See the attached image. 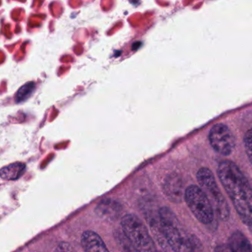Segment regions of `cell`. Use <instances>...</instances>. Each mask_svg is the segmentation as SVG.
<instances>
[{
  "mask_svg": "<svg viewBox=\"0 0 252 252\" xmlns=\"http://www.w3.org/2000/svg\"><path fill=\"white\" fill-rule=\"evenodd\" d=\"M218 175L243 223L252 225V189L239 167L231 161H223Z\"/></svg>",
  "mask_w": 252,
  "mask_h": 252,
  "instance_id": "1",
  "label": "cell"
},
{
  "mask_svg": "<svg viewBox=\"0 0 252 252\" xmlns=\"http://www.w3.org/2000/svg\"><path fill=\"white\" fill-rule=\"evenodd\" d=\"M158 217L167 245L174 252H194L191 239L185 230L174 213L168 207H162L158 212Z\"/></svg>",
  "mask_w": 252,
  "mask_h": 252,
  "instance_id": "2",
  "label": "cell"
},
{
  "mask_svg": "<svg viewBox=\"0 0 252 252\" xmlns=\"http://www.w3.org/2000/svg\"><path fill=\"white\" fill-rule=\"evenodd\" d=\"M197 180L201 189L205 192L210 199L213 207L216 209V213L222 220H228L230 216V209L227 201L222 194L216 178L210 169L203 167L198 170L196 175Z\"/></svg>",
  "mask_w": 252,
  "mask_h": 252,
  "instance_id": "3",
  "label": "cell"
},
{
  "mask_svg": "<svg viewBox=\"0 0 252 252\" xmlns=\"http://www.w3.org/2000/svg\"><path fill=\"white\" fill-rule=\"evenodd\" d=\"M122 232L139 252H157L149 232L140 218L127 214L121 220Z\"/></svg>",
  "mask_w": 252,
  "mask_h": 252,
  "instance_id": "4",
  "label": "cell"
},
{
  "mask_svg": "<svg viewBox=\"0 0 252 252\" xmlns=\"http://www.w3.org/2000/svg\"><path fill=\"white\" fill-rule=\"evenodd\" d=\"M185 199L192 214L203 224H210L214 220V210L205 192L196 185L185 190Z\"/></svg>",
  "mask_w": 252,
  "mask_h": 252,
  "instance_id": "5",
  "label": "cell"
},
{
  "mask_svg": "<svg viewBox=\"0 0 252 252\" xmlns=\"http://www.w3.org/2000/svg\"><path fill=\"white\" fill-rule=\"evenodd\" d=\"M209 140L214 150L224 156L232 154L235 149V136L226 124L213 126L209 134Z\"/></svg>",
  "mask_w": 252,
  "mask_h": 252,
  "instance_id": "6",
  "label": "cell"
},
{
  "mask_svg": "<svg viewBox=\"0 0 252 252\" xmlns=\"http://www.w3.org/2000/svg\"><path fill=\"white\" fill-rule=\"evenodd\" d=\"M163 190L167 199L175 204H179L185 198L183 182L178 175L171 174L167 177Z\"/></svg>",
  "mask_w": 252,
  "mask_h": 252,
  "instance_id": "7",
  "label": "cell"
},
{
  "mask_svg": "<svg viewBox=\"0 0 252 252\" xmlns=\"http://www.w3.org/2000/svg\"><path fill=\"white\" fill-rule=\"evenodd\" d=\"M81 245L85 252H110L100 235L87 230L81 236Z\"/></svg>",
  "mask_w": 252,
  "mask_h": 252,
  "instance_id": "8",
  "label": "cell"
},
{
  "mask_svg": "<svg viewBox=\"0 0 252 252\" xmlns=\"http://www.w3.org/2000/svg\"><path fill=\"white\" fill-rule=\"evenodd\" d=\"M228 247L232 252H252L251 242L240 231H235L232 234L229 239Z\"/></svg>",
  "mask_w": 252,
  "mask_h": 252,
  "instance_id": "9",
  "label": "cell"
},
{
  "mask_svg": "<svg viewBox=\"0 0 252 252\" xmlns=\"http://www.w3.org/2000/svg\"><path fill=\"white\" fill-rule=\"evenodd\" d=\"M25 170V164L19 162L13 163L0 170V178L6 180H17L23 176Z\"/></svg>",
  "mask_w": 252,
  "mask_h": 252,
  "instance_id": "10",
  "label": "cell"
},
{
  "mask_svg": "<svg viewBox=\"0 0 252 252\" xmlns=\"http://www.w3.org/2000/svg\"><path fill=\"white\" fill-rule=\"evenodd\" d=\"M96 213L103 218L114 219L118 217L120 213V207L118 204L112 201H103L96 209Z\"/></svg>",
  "mask_w": 252,
  "mask_h": 252,
  "instance_id": "11",
  "label": "cell"
},
{
  "mask_svg": "<svg viewBox=\"0 0 252 252\" xmlns=\"http://www.w3.org/2000/svg\"><path fill=\"white\" fill-rule=\"evenodd\" d=\"M115 236L117 244L121 252H139L131 242L126 238L124 232H116Z\"/></svg>",
  "mask_w": 252,
  "mask_h": 252,
  "instance_id": "12",
  "label": "cell"
},
{
  "mask_svg": "<svg viewBox=\"0 0 252 252\" xmlns=\"http://www.w3.org/2000/svg\"><path fill=\"white\" fill-rule=\"evenodd\" d=\"M34 87H35V84L32 82L27 83L23 87H21L16 93V102L20 103L29 99L30 96L33 93Z\"/></svg>",
  "mask_w": 252,
  "mask_h": 252,
  "instance_id": "13",
  "label": "cell"
},
{
  "mask_svg": "<svg viewBox=\"0 0 252 252\" xmlns=\"http://www.w3.org/2000/svg\"><path fill=\"white\" fill-rule=\"evenodd\" d=\"M244 146L247 156L252 165V128L249 130L244 137Z\"/></svg>",
  "mask_w": 252,
  "mask_h": 252,
  "instance_id": "14",
  "label": "cell"
},
{
  "mask_svg": "<svg viewBox=\"0 0 252 252\" xmlns=\"http://www.w3.org/2000/svg\"><path fill=\"white\" fill-rule=\"evenodd\" d=\"M55 252H75L70 244L66 242H62L57 246Z\"/></svg>",
  "mask_w": 252,
  "mask_h": 252,
  "instance_id": "15",
  "label": "cell"
},
{
  "mask_svg": "<svg viewBox=\"0 0 252 252\" xmlns=\"http://www.w3.org/2000/svg\"><path fill=\"white\" fill-rule=\"evenodd\" d=\"M215 252H232L228 246L219 245L215 249Z\"/></svg>",
  "mask_w": 252,
  "mask_h": 252,
  "instance_id": "16",
  "label": "cell"
},
{
  "mask_svg": "<svg viewBox=\"0 0 252 252\" xmlns=\"http://www.w3.org/2000/svg\"><path fill=\"white\" fill-rule=\"evenodd\" d=\"M157 252H158V251H157Z\"/></svg>",
  "mask_w": 252,
  "mask_h": 252,
  "instance_id": "17",
  "label": "cell"
}]
</instances>
